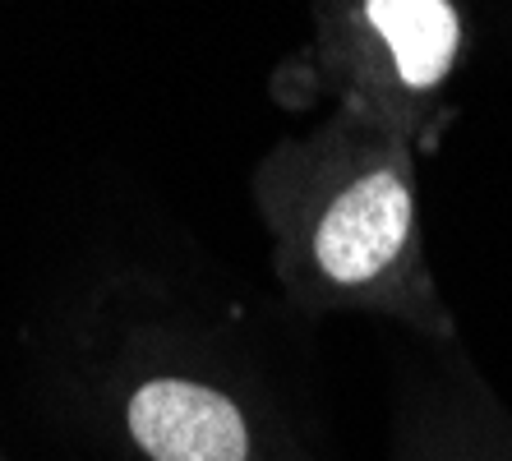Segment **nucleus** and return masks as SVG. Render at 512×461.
<instances>
[{
  "mask_svg": "<svg viewBox=\"0 0 512 461\" xmlns=\"http://www.w3.org/2000/svg\"><path fill=\"white\" fill-rule=\"evenodd\" d=\"M277 277L305 309H388L448 332L416 226V148L383 120L328 111L254 166Z\"/></svg>",
  "mask_w": 512,
  "mask_h": 461,
  "instance_id": "nucleus-1",
  "label": "nucleus"
},
{
  "mask_svg": "<svg viewBox=\"0 0 512 461\" xmlns=\"http://www.w3.org/2000/svg\"><path fill=\"white\" fill-rule=\"evenodd\" d=\"M305 10V37L268 70V102L291 116L360 111L411 148H439L471 47L466 0H305Z\"/></svg>",
  "mask_w": 512,
  "mask_h": 461,
  "instance_id": "nucleus-2",
  "label": "nucleus"
},
{
  "mask_svg": "<svg viewBox=\"0 0 512 461\" xmlns=\"http://www.w3.org/2000/svg\"><path fill=\"white\" fill-rule=\"evenodd\" d=\"M120 434L143 461H277L268 415L227 379L185 365L143 369L116 402Z\"/></svg>",
  "mask_w": 512,
  "mask_h": 461,
  "instance_id": "nucleus-3",
  "label": "nucleus"
},
{
  "mask_svg": "<svg viewBox=\"0 0 512 461\" xmlns=\"http://www.w3.org/2000/svg\"><path fill=\"white\" fill-rule=\"evenodd\" d=\"M10 5H14V0H0V14H5V10H10Z\"/></svg>",
  "mask_w": 512,
  "mask_h": 461,
  "instance_id": "nucleus-4",
  "label": "nucleus"
}]
</instances>
